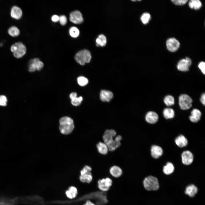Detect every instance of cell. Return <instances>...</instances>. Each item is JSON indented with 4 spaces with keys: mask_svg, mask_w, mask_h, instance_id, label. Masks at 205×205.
<instances>
[{
    "mask_svg": "<svg viewBox=\"0 0 205 205\" xmlns=\"http://www.w3.org/2000/svg\"><path fill=\"white\" fill-rule=\"evenodd\" d=\"M59 122V129L61 133L63 134H70L74 128L73 120L69 117H62L60 119Z\"/></svg>",
    "mask_w": 205,
    "mask_h": 205,
    "instance_id": "6da1fadb",
    "label": "cell"
},
{
    "mask_svg": "<svg viewBox=\"0 0 205 205\" xmlns=\"http://www.w3.org/2000/svg\"><path fill=\"white\" fill-rule=\"evenodd\" d=\"M32 198L28 196L19 197L13 199L0 197V205H16L19 204L30 203Z\"/></svg>",
    "mask_w": 205,
    "mask_h": 205,
    "instance_id": "7a4b0ae2",
    "label": "cell"
},
{
    "mask_svg": "<svg viewBox=\"0 0 205 205\" xmlns=\"http://www.w3.org/2000/svg\"><path fill=\"white\" fill-rule=\"evenodd\" d=\"M143 184L145 189L148 191L157 190L159 187L157 179L152 176L145 178L143 180Z\"/></svg>",
    "mask_w": 205,
    "mask_h": 205,
    "instance_id": "3957f363",
    "label": "cell"
},
{
    "mask_svg": "<svg viewBox=\"0 0 205 205\" xmlns=\"http://www.w3.org/2000/svg\"><path fill=\"white\" fill-rule=\"evenodd\" d=\"M91 58L90 52L86 49L79 51L76 54L75 56L76 61L81 65H84L86 63L89 62Z\"/></svg>",
    "mask_w": 205,
    "mask_h": 205,
    "instance_id": "277c9868",
    "label": "cell"
},
{
    "mask_svg": "<svg viewBox=\"0 0 205 205\" xmlns=\"http://www.w3.org/2000/svg\"><path fill=\"white\" fill-rule=\"evenodd\" d=\"M11 50L14 56L17 58L22 57L26 53V48L25 45L21 42H16L12 45Z\"/></svg>",
    "mask_w": 205,
    "mask_h": 205,
    "instance_id": "5b68a950",
    "label": "cell"
},
{
    "mask_svg": "<svg viewBox=\"0 0 205 205\" xmlns=\"http://www.w3.org/2000/svg\"><path fill=\"white\" fill-rule=\"evenodd\" d=\"M91 167L88 165L85 166L80 172L79 178L80 181L83 183H90L93 180Z\"/></svg>",
    "mask_w": 205,
    "mask_h": 205,
    "instance_id": "8992f818",
    "label": "cell"
},
{
    "mask_svg": "<svg viewBox=\"0 0 205 205\" xmlns=\"http://www.w3.org/2000/svg\"><path fill=\"white\" fill-rule=\"evenodd\" d=\"M179 104L180 108L183 110H186L190 108L192 106V100L188 95L182 94L179 99Z\"/></svg>",
    "mask_w": 205,
    "mask_h": 205,
    "instance_id": "52a82bcc",
    "label": "cell"
},
{
    "mask_svg": "<svg viewBox=\"0 0 205 205\" xmlns=\"http://www.w3.org/2000/svg\"><path fill=\"white\" fill-rule=\"evenodd\" d=\"M112 181L110 178L106 177L98 180V187L102 192H106L109 189L112 184Z\"/></svg>",
    "mask_w": 205,
    "mask_h": 205,
    "instance_id": "ba28073f",
    "label": "cell"
},
{
    "mask_svg": "<svg viewBox=\"0 0 205 205\" xmlns=\"http://www.w3.org/2000/svg\"><path fill=\"white\" fill-rule=\"evenodd\" d=\"M43 63L37 58L32 59L29 62L28 70L30 72H34L36 70L40 71L43 67Z\"/></svg>",
    "mask_w": 205,
    "mask_h": 205,
    "instance_id": "9c48e42d",
    "label": "cell"
},
{
    "mask_svg": "<svg viewBox=\"0 0 205 205\" xmlns=\"http://www.w3.org/2000/svg\"><path fill=\"white\" fill-rule=\"evenodd\" d=\"M192 64V61L188 57L181 60L177 65V69L182 71L185 72L188 71L190 66Z\"/></svg>",
    "mask_w": 205,
    "mask_h": 205,
    "instance_id": "30bf717a",
    "label": "cell"
},
{
    "mask_svg": "<svg viewBox=\"0 0 205 205\" xmlns=\"http://www.w3.org/2000/svg\"><path fill=\"white\" fill-rule=\"evenodd\" d=\"M166 44L167 49L172 52L176 51L179 48L180 45L179 42L173 38H169L167 41Z\"/></svg>",
    "mask_w": 205,
    "mask_h": 205,
    "instance_id": "8fae6325",
    "label": "cell"
},
{
    "mask_svg": "<svg viewBox=\"0 0 205 205\" xmlns=\"http://www.w3.org/2000/svg\"><path fill=\"white\" fill-rule=\"evenodd\" d=\"M69 19L71 22L75 24H81L83 21L81 13L77 10L72 11L70 13Z\"/></svg>",
    "mask_w": 205,
    "mask_h": 205,
    "instance_id": "7c38bea8",
    "label": "cell"
},
{
    "mask_svg": "<svg viewBox=\"0 0 205 205\" xmlns=\"http://www.w3.org/2000/svg\"><path fill=\"white\" fill-rule=\"evenodd\" d=\"M181 159L182 163L186 165L191 164L194 159V156L192 153L189 151H184L181 154Z\"/></svg>",
    "mask_w": 205,
    "mask_h": 205,
    "instance_id": "4fadbf2b",
    "label": "cell"
},
{
    "mask_svg": "<svg viewBox=\"0 0 205 205\" xmlns=\"http://www.w3.org/2000/svg\"><path fill=\"white\" fill-rule=\"evenodd\" d=\"M151 152L152 157L154 159H157L162 155L163 150L160 146L156 145H153L151 147Z\"/></svg>",
    "mask_w": 205,
    "mask_h": 205,
    "instance_id": "5bb4252c",
    "label": "cell"
},
{
    "mask_svg": "<svg viewBox=\"0 0 205 205\" xmlns=\"http://www.w3.org/2000/svg\"><path fill=\"white\" fill-rule=\"evenodd\" d=\"M158 118L157 114L152 111L148 112L145 116V120L146 122L151 124L156 123L157 121Z\"/></svg>",
    "mask_w": 205,
    "mask_h": 205,
    "instance_id": "9a60e30c",
    "label": "cell"
},
{
    "mask_svg": "<svg viewBox=\"0 0 205 205\" xmlns=\"http://www.w3.org/2000/svg\"><path fill=\"white\" fill-rule=\"evenodd\" d=\"M201 113L200 111L196 108L193 109L191 112L189 118L190 120L193 123H196L200 119Z\"/></svg>",
    "mask_w": 205,
    "mask_h": 205,
    "instance_id": "2e32d148",
    "label": "cell"
},
{
    "mask_svg": "<svg viewBox=\"0 0 205 205\" xmlns=\"http://www.w3.org/2000/svg\"><path fill=\"white\" fill-rule=\"evenodd\" d=\"M109 172L112 177L116 178L119 177L122 174V169L120 167L116 165L111 167L109 169Z\"/></svg>",
    "mask_w": 205,
    "mask_h": 205,
    "instance_id": "e0dca14e",
    "label": "cell"
},
{
    "mask_svg": "<svg viewBox=\"0 0 205 205\" xmlns=\"http://www.w3.org/2000/svg\"><path fill=\"white\" fill-rule=\"evenodd\" d=\"M22 14L21 9L17 6H14L11 8V17L14 19H19L20 18Z\"/></svg>",
    "mask_w": 205,
    "mask_h": 205,
    "instance_id": "ac0fdd59",
    "label": "cell"
},
{
    "mask_svg": "<svg viewBox=\"0 0 205 205\" xmlns=\"http://www.w3.org/2000/svg\"><path fill=\"white\" fill-rule=\"evenodd\" d=\"M112 93L108 91L102 90L100 93V98L101 100L104 102H109L113 98Z\"/></svg>",
    "mask_w": 205,
    "mask_h": 205,
    "instance_id": "d6986e66",
    "label": "cell"
},
{
    "mask_svg": "<svg viewBox=\"0 0 205 205\" xmlns=\"http://www.w3.org/2000/svg\"><path fill=\"white\" fill-rule=\"evenodd\" d=\"M175 142L177 145L180 147L186 146L188 143L186 138L183 135H180L175 139Z\"/></svg>",
    "mask_w": 205,
    "mask_h": 205,
    "instance_id": "ffe728a7",
    "label": "cell"
},
{
    "mask_svg": "<svg viewBox=\"0 0 205 205\" xmlns=\"http://www.w3.org/2000/svg\"><path fill=\"white\" fill-rule=\"evenodd\" d=\"M77 94L75 92L71 93L69 95L70 98L71 99V103L72 105L75 106L79 105L83 100L81 96L77 97Z\"/></svg>",
    "mask_w": 205,
    "mask_h": 205,
    "instance_id": "44dd1931",
    "label": "cell"
},
{
    "mask_svg": "<svg viewBox=\"0 0 205 205\" xmlns=\"http://www.w3.org/2000/svg\"><path fill=\"white\" fill-rule=\"evenodd\" d=\"M198 191L197 187L193 184H191L187 186L185 190V193L190 196L192 197L194 196Z\"/></svg>",
    "mask_w": 205,
    "mask_h": 205,
    "instance_id": "7402d4cb",
    "label": "cell"
},
{
    "mask_svg": "<svg viewBox=\"0 0 205 205\" xmlns=\"http://www.w3.org/2000/svg\"><path fill=\"white\" fill-rule=\"evenodd\" d=\"M98 152L101 154H106L108 150L107 145L104 143L100 142L97 145Z\"/></svg>",
    "mask_w": 205,
    "mask_h": 205,
    "instance_id": "603a6c76",
    "label": "cell"
},
{
    "mask_svg": "<svg viewBox=\"0 0 205 205\" xmlns=\"http://www.w3.org/2000/svg\"><path fill=\"white\" fill-rule=\"evenodd\" d=\"M122 139V137L121 136L118 135L116 136L114 140L112 145L109 148L108 150L110 151H113L119 147L120 145V141Z\"/></svg>",
    "mask_w": 205,
    "mask_h": 205,
    "instance_id": "cb8c5ba5",
    "label": "cell"
},
{
    "mask_svg": "<svg viewBox=\"0 0 205 205\" xmlns=\"http://www.w3.org/2000/svg\"><path fill=\"white\" fill-rule=\"evenodd\" d=\"M163 114L165 119H171L173 118L174 116L175 112L174 110L172 108H167L164 109L163 111Z\"/></svg>",
    "mask_w": 205,
    "mask_h": 205,
    "instance_id": "d4e9b609",
    "label": "cell"
},
{
    "mask_svg": "<svg viewBox=\"0 0 205 205\" xmlns=\"http://www.w3.org/2000/svg\"><path fill=\"white\" fill-rule=\"evenodd\" d=\"M96 45L97 46L103 47L105 46L107 42L105 36L103 34H100L96 40Z\"/></svg>",
    "mask_w": 205,
    "mask_h": 205,
    "instance_id": "484cf974",
    "label": "cell"
},
{
    "mask_svg": "<svg viewBox=\"0 0 205 205\" xmlns=\"http://www.w3.org/2000/svg\"><path fill=\"white\" fill-rule=\"evenodd\" d=\"M77 188L71 186L66 191L65 194L67 197L70 198H75L77 195Z\"/></svg>",
    "mask_w": 205,
    "mask_h": 205,
    "instance_id": "4316f807",
    "label": "cell"
},
{
    "mask_svg": "<svg viewBox=\"0 0 205 205\" xmlns=\"http://www.w3.org/2000/svg\"><path fill=\"white\" fill-rule=\"evenodd\" d=\"M174 166L171 162H168L165 165L163 168V172L166 175H169L171 174L174 171Z\"/></svg>",
    "mask_w": 205,
    "mask_h": 205,
    "instance_id": "83f0119b",
    "label": "cell"
},
{
    "mask_svg": "<svg viewBox=\"0 0 205 205\" xmlns=\"http://www.w3.org/2000/svg\"><path fill=\"white\" fill-rule=\"evenodd\" d=\"M190 7L195 10L199 9L202 6L201 2L199 0H191L188 3Z\"/></svg>",
    "mask_w": 205,
    "mask_h": 205,
    "instance_id": "f1b7e54d",
    "label": "cell"
},
{
    "mask_svg": "<svg viewBox=\"0 0 205 205\" xmlns=\"http://www.w3.org/2000/svg\"><path fill=\"white\" fill-rule=\"evenodd\" d=\"M8 32L9 34L13 37L17 36L20 33L19 29L14 26L10 27L8 29Z\"/></svg>",
    "mask_w": 205,
    "mask_h": 205,
    "instance_id": "f546056e",
    "label": "cell"
},
{
    "mask_svg": "<svg viewBox=\"0 0 205 205\" xmlns=\"http://www.w3.org/2000/svg\"><path fill=\"white\" fill-rule=\"evenodd\" d=\"M164 102L167 106H171L174 104L175 103L174 98L171 95H167L165 97Z\"/></svg>",
    "mask_w": 205,
    "mask_h": 205,
    "instance_id": "4dcf8cb0",
    "label": "cell"
},
{
    "mask_svg": "<svg viewBox=\"0 0 205 205\" xmlns=\"http://www.w3.org/2000/svg\"><path fill=\"white\" fill-rule=\"evenodd\" d=\"M69 33L72 37L74 38H76L79 35V31L77 28L75 26H73L70 28Z\"/></svg>",
    "mask_w": 205,
    "mask_h": 205,
    "instance_id": "1f68e13d",
    "label": "cell"
},
{
    "mask_svg": "<svg viewBox=\"0 0 205 205\" xmlns=\"http://www.w3.org/2000/svg\"><path fill=\"white\" fill-rule=\"evenodd\" d=\"M151 19L150 14L147 13H145L142 15L140 19L142 22L144 24H146Z\"/></svg>",
    "mask_w": 205,
    "mask_h": 205,
    "instance_id": "d6a6232c",
    "label": "cell"
},
{
    "mask_svg": "<svg viewBox=\"0 0 205 205\" xmlns=\"http://www.w3.org/2000/svg\"><path fill=\"white\" fill-rule=\"evenodd\" d=\"M77 81L79 85L81 86H85L88 82V79L83 76L78 77L77 79Z\"/></svg>",
    "mask_w": 205,
    "mask_h": 205,
    "instance_id": "836d02e7",
    "label": "cell"
},
{
    "mask_svg": "<svg viewBox=\"0 0 205 205\" xmlns=\"http://www.w3.org/2000/svg\"><path fill=\"white\" fill-rule=\"evenodd\" d=\"M7 99L4 95H1L0 96V106H5L7 105Z\"/></svg>",
    "mask_w": 205,
    "mask_h": 205,
    "instance_id": "e575fe53",
    "label": "cell"
},
{
    "mask_svg": "<svg viewBox=\"0 0 205 205\" xmlns=\"http://www.w3.org/2000/svg\"><path fill=\"white\" fill-rule=\"evenodd\" d=\"M172 2L175 4L178 5H182L185 4L187 2L186 0H172Z\"/></svg>",
    "mask_w": 205,
    "mask_h": 205,
    "instance_id": "d590c367",
    "label": "cell"
},
{
    "mask_svg": "<svg viewBox=\"0 0 205 205\" xmlns=\"http://www.w3.org/2000/svg\"><path fill=\"white\" fill-rule=\"evenodd\" d=\"M60 24L62 25H65L67 22V19L66 16L64 15H61L59 17V20Z\"/></svg>",
    "mask_w": 205,
    "mask_h": 205,
    "instance_id": "8d00e7d4",
    "label": "cell"
},
{
    "mask_svg": "<svg viewBox=\"0 0 205 205\" xmlns=\"http://www.w3.org/2000/svg\"><path fill=\"white\" fill-rule=\"evenodd\" d=\"M104 134H107L114 137L116 135V132L113 130H107L105 131Z\"/></svg>",
    "mask_w": 205,
    "mask_h": 205,
    "instance_id": "74e56055",
    "label": "cell"
},
{
    "mask_svg": "<svg viewBox=\"0 0 205 205\" xmlns=\"http://www.w3.org/2000/svg\"><path fill=\"white\" fill-rule=\"evenodd\" d=\"M199 68L201 70L202 73L204 74H205V63L204 62H201L198 65Z\"/></svg>",
    "mask_w": 205,
    "mask_h": 205,
    "instance_id": "f35d334b",
    "label": "cell"
},
{
    "mask_svg": "<svg viewBox=\"0 0 205 205\" xmlns=\"http://www.w3.org/2000/svg\"><path fill=\"white\" fill-rule=\"evenodd\" d=\"M59 17L56 15H54L51 18L52 20L54 22H56L59 20Z\"/></svg>",
    "mask_w": 205,
    "mask_h": 205,
    "instance_id": "ab89813d",
    "label": "cell"
},
{
    "mask_svg": "<svg viewBox=\"0 0 205 205\" xmlns=\"http://www.w3.org/2000/svg\"><path fill=\"white\" fill-rule=\"evenodd\" d=\"M200 100L201 103L204 105L205 104V94L204 93L202 95Z\"/></svg>",
    "mask_w": 205,
    "mask_h": 205,
    "instance_id": "60d3db41",
    "label": "cell"
},
{
    "mask_svg": "<svg viewBox=\"0 0 205 205\" xmlns=\"http://www.w3.org/2000/svg\"><path fill=\"white\" fill-rule=\"evenodd\" d=\"M83 205H96L90 200H87Z\"/></svg>",
    "mask_w": 205,
    "mask_h": 205,
    "instance_id": "b9f144b4",
    "label": "cell"
}]
</instances>
